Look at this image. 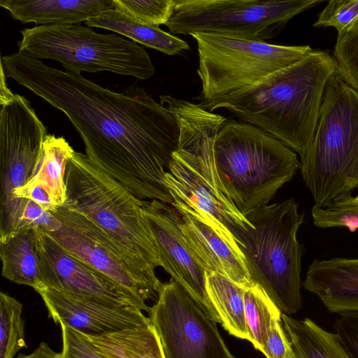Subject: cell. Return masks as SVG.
<instances>
[{
    "label": "cell",
    "mask_w": 358,
    "mask_h": 358,
    "mask_svg": "<svg viewBox=\"0 0 358 358\" xmlns=\"http://www.w3.org/2000/svg\"><path fill=\"white\" fill-rule=\"evenodd\" d=\"M1 66L7 78L66 115L93 164L141 200L172 203L165 176L180 128L145 90L132 85L114 92L21 52L2 56Z\"/></svg>",
    "instance_id": "6da1fadb"
},
{
    "label": "cell",
    "mask_w": 358,
    "mask_h": 358,
    "mask_svg": "<svg viewBox=\"0 0 358 358\" xmlns=\"http://www.w3.org/2000/svg\"><path fill=\"white\" fill-rule=\"evenodd\" d=\"M159 99L180 128L178 148L165 176L171 205L180 215L210 227L244 258L239 238L252 224L228 195L215 161V140L226 117L170 95H161Z\"/></svg>",
    "instance_id": "7a4b0ae2"
},
{
    "label": "cell",
    "mask_w": 358,
    "mask_h": 358,
    "mask_svg": "<svg viewBox=\"0 0 358 358\" xmlns=\"http://www.w3.org/2000/svg\"><path fill=\"white\" fill-rule=\"evenodd\" d=\"M336 71L333 57L313 50L250 87L198 104L210 112L228 110L282 141L301 159L312 141L327 82Z\"/></svg>",
    "instance_id": "3957f363"
},
{
    "label": "cell",
    "mask_w": 358,
    "mask_h": 358,
    "mask_svg": "<svg viewBox=\"0 0 358 358\" xmlns=\"http://www.w3.org/2000/svg\"><path fill=\"white\" fill-rule=\"evenodd\" d=\"M65 182L63 206L89 218L157 293L162 283L155 269L160 262L143 200L76 151L67 163Z\"/></svg>",
    "instance_id": "277c9868"
},
{
    "label": "cell",
    "mask_w": 358,
    "mask_h": 358,
    "mask_svg": "<svg viewBox=\"0 0 358 358\" xmlns=\"http://www.w3.org/2000/svg\"><path fill=\"white\" fill-rule=\"evenodd\" d=\"M216 169L243 215L267 205L300 169L296 152L263 129L226 118L214 143Z\"/></svg>",
    "instance_id": "5b68a950"
},
{
    "label": "cell",
    "mask_w": 358,
    "mask_h": 358,
    "mask_svg": "<svg viewBox=\"0 0 358 358\" xmlns=\"http://www.w3.org/2000/svg\"><path fill=\"white\" fill-rule=\"evenodd\" d=\"M300 163L314 205L326 207L358 188V92L337 71L327 82L312 141Z\"/></svg>",
    "instance_id": "8992f818"
},
{
    "label": "cell",
    "mask_w": 358,
    "mask_h": 358,
    "mask_svg": "<svg viewBox=\"0 0 358 358\" xmlns=\"http://www.w3.org/2000/svg\"><path fill=\"white\" fill-rule=\"evenodd\" d=\"M252 226L239 238V248L252 282L282 314L302 308L301 258L297 238L304 215L293 199L267 204L244 215Z\"/></svg>",
    "instance_id": "52a82bcc"
},
{
    "label": "cell",
    "mask_w": 358,
    "mask_h": 358,
    "mask_svg": "<svg viewBox=\"0 0 358 358\" xmlns=\"http://www.w3.org/2000/svg\"><path fill=\"white\" fill-rule=\"evenodd\" d=\"M20 33L19 52L59 62L65 71H105L139 80L149 79L155 73L145 50L116 33H97L80 24L35 26Z\"/></svg>",
    "instance_id": "ba28073f"
},
{
    "label": "cell",
    "mask_w": 358,
    "mask_h": 358,
    "mask_svg": "<svg viewBox=\"0 0 358 358\" xmlns=\"http://www.w3.org/2000/svg\"><path fill=\"white\" fill-rule=\"evenodd\" d=\"M190 36L197 43L201 92L194 99L199 102L216 101L250 87L313 50L309 45H275L210 33Z\"/></svg>",
    "instance_id": "9c48e42d"
},
{
    "label": "cell",
    "mask_w": 358,
    "mask_h": 358,
    "mask_svg": "<svg viewBox=\"0 0 358 358\" xmlns=\"http://www.w3.org/2000/svg\"><path fill=\"white\" fill-rule=\"evenodd\" d=\"M320 0H175L166 23L171 34L210 33L267 42L296 15Z\"/></svg>",
    "instance_id": "30bf717a"
},
{
    "label": "cell",
    "mask_w": 358,
    "mask_h": 358,
    "mask_svg": "<svg viewBox=\"0 0 358 358\" xmlns=\"http://www.w3.org/2000/svg\"><path fill=\"white\" fill-rule=\"evenodd\" d=\"M0 238L20 227L27 199L15 196L29 180L48 135L31 103L0 83Z\"/></svg>",
    "instance_id": "8fae6325"
},
{
    "label": "cell",
    "mask_w": 358,
    "mask_h": 358,
    "mask_svg": "<svg viewBox=\"0 0 358 358\" xmlns=\"http://www.w3.org/2000/svg\"><path fill=\"white\" fill-rule=\"evenodd\" d=\"M157 295L148 313L165 358H236L217 322L181 285L171 278L162 284Z\"/></svg>",
    "instance_id": "7c38bea8"
},
{
    "label": "cell",
    "mask_w": 358,
    "mask_h": 358,
    "mask_svg": "<svg viewBox=\"0 0 358 358\" xmlns=\"http://www.w3.org/2000/svg\"><path fill=\"white\" fill-rule=\"evenodd\" d=\"M52 213L60 227L48 233L67 252L113 280L145 303L156 291L127 257L85 215L64 206Z\"/></svg>",
    "instance_id": "4fadbf2b"
},
{
    "label": "cell",
    "mask_w": 358,
    "mask_h": 358,
    "mask_svg": "<svg viewBox=\"0 0 358 358\" xmlns=\"http://www.w3.org/2000/svg\"><path fill=\"white\" fill-rule=\"evenodd\" d=\"M143 213L155 244L160 266L181 285L209 317L221 323L206 287V271L186 243L178 212L158 200H143Z\"/></svg>",
    "instance_id": "5bb4252c"
},
{
    "label": "cell",
    "mask_w": 358,
    "mask_h": 358,
    "mask_svg": "<svg viewBox=\"0 0 358 358\" xmlns=\"http://www.w3.org/2000/svg\"><path fill=\"white\" fill-rule=\"evenodd\" d=\"M37 251L44 287L149 312L150 307L145 303L72 255L51 235L39 229Z\"/></svg>",
    "instance_id": "9a60e30c"
},
{
    "label": "cell",
    "mask_w": 358,
    "mask_h": 358,
    "mask_svg": "<svg viewBox=\"0 0 358 358\" xmlns=\"http://www.w3.org/2000/svg\"><path fill=\"white\" fill-rule=\"evenodd\" d=\"M55 322L98 336L150 322L141 310L44 287L37 292Z\"/></svg>",
    "instance_id": "2e32d148"
},
{
    "label": "cell",
    "mask_w": 358,
    "mask_h": 358,
    "mask_svg": "<svg viewBox=\"0 0 358 358\" xmlns=\"http://www.w3.org/2000/svg\"><path fill=\"white\" fill-rule=\"evenodd\" d=\"M303 286L331 313L358 310V258L315 259Z\"/></svg>",
    "instance_id": "e0dca14e"
},
{
    "label": "cell",
    "mask_w": 358,
    "mask_h": 358,
    "mask_svg": "<svg viewBox=\"0 0 358 358\" xmlns=\"http://www.w3.org/2000/svg\"><path fill=\"white\" fill-rule=\"evenodd\" d=\"M180 216L183 238L206 272L220 273L245 289L254 284L242 256L210 227L193 217Z\"/></svg>",
    "instance_id": "ac0fdd59"
},
{
    "label": "cell",
    "mask_w": 358,
    "mask_h": 358,
    "mask_svg": "<svg viewBox=\"0 0 358 358\" xmlns=\"http://www.w3.org/2000/svg\"><path fill=\"white\" fill-rule=\"evenodd\" d=\"M0 6L22 23L78 24L114 9L113 0H1Z\"/></svg>",
    "instance_id": "d6986e66"
},
{
    "label": "cell",
    "mask_w": 358,
    "mask_h": 358,
    "mask_svg": "<svg viewBox=\"0 0 358 358\" xmlns=\"http://www.w3.org/2000/svg\"><path fill=\"white\" fill-rule=\"evenodd\" d=\"M38 229L19 228L0 238L2 275L8 280L31 287L38 292L44 288L37 251Z\"/></svg>",
    "instance_id": "ffe728a7"
},
{
    "label": "cell",
    "mask_w": 358,
    "mask_h": 358,
    "mask_svg": "<svg viewBox=\"0 0 358 358\" xmlns=\"http://www.w3.org/2000/svg\"><path fill=\"white\" fill-rule=\"evenodd\" d=\"M85 24L121 34L132 41L153 48L169 55H176L189 50L188 43L161 29L159 27L143 24L130 20L115 9L92 17Z\"/></svg>",
    "instance_id": "44dd1931"
},
{
    "label": "cell",
    "mask_w": 358,
    "mask_h": 358,
    "mask_svg": "<svg viewBox=\"0 0 358 358\" xmlns=\"http://www.w3.org/2000/svg\"><path fill=\"white\" fill-rule=\"evenodd\" d=\"M74 152L63 136L48 134L31 178L27 183L43 187L57 207L62 206L66 200V169Z\"/></svg>",
    "instance_id": "7402d4cb"
},
{
    "label": "cell",
    "mask_w": 358,
    "mask_h": 358,
    "mask_svg": "<svg viewBox=\"0 0 358 358\" xmlns=\"http://www.w3.org/2000/svg\"><path fill=\"white\" fill-rule=\"evenodd\" d=\"M295 358H351L336 333L327 331L309 318L281 315Z\"/></svg>",
    "instance_id": "603a6c76"
},
{
    "label": "cell",
    "mask_w": 358,
    "mask_h": 358,
    "mask_svg": "<svg viewBox=\"0 0 358 358\" xmlns=\"http://www.w3.org/2000/svg\"><path fill=\"white\" fill-rule=\"evenodd\" d=\"M85 336L108 358H165L151 322L102 336Z\"/></svg>",
    "instance_id": "cb8c5ba5"
},
{
    "label": "cell",
    "mask_w": 358,
    "mask_h": 358,
    "mask_svg": "<svg viewBox=\"0 0 358 358\" xmlns=\"http://www.w3.org/2000/svg\"><path fill=\"white\" fill-rule=\"evenodd\" d=\"M206 287L223 328L230 335L250 342L245 315V289L214 272H206Z\"/></svg>",
    "instance_id": "d4e9b609"
},
{
    "label": "cell",
    "mask_w": 358,
    "mask_h": 358,
    "mask_svg": "<svg viewBox=\"0 0 358 358\" xmlns=\"http://www.w3.org/2000/svg\"><path fill=\"white\" fill-rule=\"evenodd\" d=\"M244 298L250 342L255 349L262 352L268 341L273 322L281 318L282 313L257 284L245 289Z\"/></svg>",
    "instance_id": "484cf974"
},
{
    "label": "cell",
    "mask_w": 358,
    "mask_h": 358,
    "mask_svg": "<svg viewBox=\"0 0 358 358\" xmlns=\"http://www.w3.org/2000/svg\"><path fill=\"white\" fill-rule=\"evenodd\" d=\"M22 304L6 293H0V358H13L26 348Z\"/></svg>",
    "instance_id": "4316f807"
},
{
    "label": "cell",
    "mask_w": 358,
    "mask_h": 358,
    "mask_svg": "<svg viewBox=\"0 0 358 358\" xmlns=\"http://www.w3.org/2000/svg\"><path fill=\"white\" fill-rule=\"evenodd\" d=\"M333 58L341 77L358 92V17L338 32Z\"/></svg>",
    "instance_id": "83f0119b"
},
{
    "label": "cell",
    "mask_w": 358,
    "mask_h": 358,
    "mask_svg": "<svg viewBox=\"0 0 358 358\" xmlns=\"http://www.w3.org/2000/svg\"><path fill=\"white\" fill-rule=\"evenodd\" d=\"M313 224L320 228L346 227L358 229V202L352 193L341 196L326 207L314 205L311 210Z\"/></svg>",
    "instance_id": "f1b7e54d"
},
{
    "label": "cell",
    "mask_w": 358,
    "mask_h": 358,
    "mask_svg": "<svg viewBox=\"0 0 358 358\" xmlns=\"http://www.w3.org/2000/svg\"><path fill=\"white\" fill-rule=\"evenodd\" d=\"M114 9L136 22L159 27L166 24L175 0H113Z\"/></svg>",
    "instance_id": "f546056e"
},
{
    "label": "cell",
    "mask_w": 358,
    "mask_h": 358,
    "mask_svg": "<svg viewBox=\"0 0 358 358\" xmlns=\"http://www.w3.org/2000/svg\"><path fill=\"white\" fill-rule=\"evenodd\" d=\"M358 17V0H331L318 15L313 27H333L338 32Z\"/></svg>",
    "instance_id": "4dcf8cb0"
},
{
    "label": "cell",
    "mask_w": 358,
    "mask_h": 358,
    "mask_svg": "<svg viewBox=\"0 0 358 358\" xmlns=\"http://www.w3.org/2000/svg\"><path fill=\"white\" fill-rule=\"evenodd\" d=\"M62 335L63 358H108L80 332L60 324Z\"/></svg>",
    "instance_id": "1f68e13d"
},
{
    "label": "cell",
    "mask_w": 358,
    "mask_h": 358,
    "mask_svg": "<svg viewBox=\"0 0 358 358\" xmlns=\"http://www.w3.org/2000/svg\"><path fill=\"white\" fill-rule=\"evenodd\" d=\"M60 225L59 220L52 212L45 210L36 202L27 199L20 219L19 228L34 227L50 233L56 231Z\"/></svg>",
    "instance_id": "d6a6232c"
},
{
    "label": "cell",
    "mask_w": 358,
    "mask_h": 358,
    "mask_svg": "<svg viewBox=\"0 0 358 358\" xmlns=\"http://www.w3.org/2000/svg\"><path fill=\"white\" fill-rule=\"evenodd\" d=\"M333 327L351 358H358V310L339 313Z\"/></svg>",
    "instance_id": "836d02e7"
},
{
    "label": "cell",
    "mask_w": 358,
    "mask_h": 358,
    "mask_svg": "<svg viewBox=\"0 0 358 358\" xmlns=\"http://www.w3.org/2000/svg\"><path fill=\"white\" fill-rule=\"evenodd\" d=\"M262 352L266 358H295L281 318L273 322L268 341Z\"/></svg>",
    "instance_id": "e575fe53"
},
{
    "label": "cell",
    "mask_w": 358,
    "mask_h": 358,
    "mask_svg": "<svg viewBox=\"0 0 358 358\" xmlns=\"http://www.w3.org/2000/svg\"><path fill=\"white\" fill-rule=\"evenodd\" d=\"M18 199H30L48 211H54L57 206L49 193L38 185H25L15 192Z\"/></svg>",
    "instance_id": "d590c367"
},
{
    "label": "cell",
    "mask_w": 358,
    "mask_h": 358,
    "mask_svg": "<svg viewBox=\"0 0 358 358\" xmlns=\"http://www.w3.org/2000/svg\"><path fill=\"white\" fill-rule=\"evenodd\" d=\"M16 358H63V355L54 351L46 343L41 342L31 354H20Z\"/></svg>",
    "instance_id": "8d00e7d4"
},
{
    "label": "cell",
    "mask_w": 358,
    "mask_h": 358,
    "mask_svg": "<svg viewBox=\"0 0 358 358\" xmlns=\"http://www.w3.org/2000/svg\"><path fill=\"white\" fill-rule=\"evenodd\" d=\"M355 199L358 202V195L356 197H355Z\"/></svg>",
    "instance_id": "74e56055"
}]
</instances>
